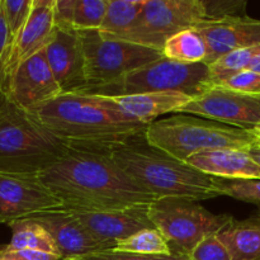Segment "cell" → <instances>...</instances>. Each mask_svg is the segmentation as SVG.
I'll return each mask as SVG.
<instances>
[{"mask_svg": "<svg viewBox=\"0 0 260 260\" xmlns=\"http://www.w3.org/2000/svg\"><path fill=\"white\" fill-rule=\"evenodd\" d=\"M40 179L61 200L63 210H117L156 200L112 160L104 145L69 144L65 155Z\"/></svg>", "mask_w": 260, "mask_h": 260, "instance_id": "cell-1", "label": "cell"}, {"mask_svg": "<svg viewBox=\"0 0 260 260\" xmlns=\"http://www.w3.org/2000/svg\"><path fill=\"white\" fill-rule=\"evenodd\" d=\"M114 162L155 198L183 197L201 202L220 197L215 177L179 161L147 142L145 134L104 145Z\"/></svg>", "mask_w": 260, "mask_h": 260, "instance_id": "cell-2", "label": "cell"}, {"mask_svg": "<svg viewBox=\"0 0 260 260\" xmlns=\"http://www.w3.org/2000/svg\"><path fill=\"white\" fill-rule=\"evenodd\" d=\"M69 144L48 131L32 113L0 95V174L36 175L55 164Z\"/></svg>", "mask_w": 260, "mask_h": 260, "instance_id": "cell-3", "label": "cell"}, {"mask_svg": "<svg viewBox=\"0 0 260 260\" xmlns=\"http://www.w3.org/2000/svg\"><path fill=\"white\" fill-rule=\"evenodd\" d=\"M29 113L68 144L112 145L145 134L147 128L118 123L90 96L78 93L60 94Z\"/></svg>", "mask_w": 260, "mask_h": 260, "instance_id": "cell-4", "label": "cell"}, {"mask_svg": "<svg viewBox=\"0 0 260 260\" xmlns=\"http://www.w3.org/2000/svg\"><path fill=\"white\" fill-rule=\"evenodd\" d=\"M145 137L150 145L183 162L202 152L222 149L249 151L254 146L251 129L183 113L152 122Z\"/></svg>", "mask_w": 260, "mask_h": 260, "instance_id": "cell-5", "label": "cell"}, {"mask_svg": "<svg viewBox=\"0 0 260 260\" xmlns=\"http://www.w3.org/2000/svg\"><path fill=\"white\" fill-rule=\"evenodd\" d=\"M149 217L168 241L173 255L188 259L203 239L220 233L234 218L215 215L198 201L183 197L157 198L149 205Z\"/></svg>", "mask_w": 260, "mask_h": 260, "instance_id": "cell-6", "label": "cell"}, {"mask_svg": "<svg viewBox=\"0 0 260 260\" xmlns=\"http://www.w3.org/2000/svg\"><path fill=\"white\" fill-rule=\"evenodd\" d=\"M211 88L210 68L206 63H179L162 57L131 71L118 80L98 88L85 89L78 94L119 96L134 94L179 91L196 96Z\"/></svg>", "mask_w": 260, "mask_h": 260, "instance_id": "cell-7", "label": "cell"}, {"mask_svg": "<svg viewBox=\"0 0 260 260\" xmlns=\"http://www.w3.org/2000/svg\"><path fill=\"white\" fill-rule=\"evenodd\" d=\"M79 36L83 45L86 81V85L79 91L111 84L131 71L164 57L161 51L155 48L107 40L99 30H79Z\"/></svg>", "mask_w": 260, "mask_h": 260, "instance_id": "cell-8", "label": "cell"}, {"mask_svg": "<svg viewBox=\"0 0 260 260\" xmlns=\"http://www.w3.org/2000/svg\"><path fill=\"white\" fill-rule=\"evenodd\" d=\"M207 19L205 0H147L141 14L123 33L107 40L124 41L162 52L169 38Z\"/></svg>", "mask_w": 260, "mask_h": 260, "instance_id": "cell-9", "label": "cell"}, {"mask_svg": "<svg viewBox=\"0 0 260 260\" xmlns=\"http://www.w3.org/2000/svg\"><path fill=\"white\" fill-rule=\"evenodd\" d=\"M179 113L197 116L238 128L251 129L260 122V96L221 86H211L193 96Z\"/></svg>", "mask_w": 260, "mask_h": 260, "instance_id": "cell-10", "label": "cell"}, {"mask_svg": "<svg viewBox=\"0 0 260 260\" xmlns=\"http://www.w3.org/2000/svg\"><path fill=\"white\" fill-rule=\"evenodd\" d=\"M63 210L58 200L36 175L0 174V223L32 218Z\"/></svg>", "mask_w": 260, "mask_h": 260, "instance_id": "cell-11", "label": "cell"}, {"mask_svg": "<svg viewBox=\"0 0 260 260\" xmlns=\"http://www.w3.org/2000/svg\"><path fill=\"white\" fill-rule=\"evenodd\" d=\"M85 95V94H84ZM95 104L107 112L112 119L122 124L149 126L162 114L177 112L193 98L179 91L104 96L89 95Z\"/></svg>", "mask_w": 260, "mask_h": 260, "instance_id": "cell-12", "label": "cell"}, {"mask_svg": "<svg viewBox=\"0 0 260 260\" xmlns=\"http://www.w3.org/2000/svg\"><path fill=\"white\" fill-rule=\"evenodd\" d=\"M66 211L73 213L106 250L139 231L155 229L149 217V205L103 211Z\"/></svg>", "mask_w": 260, "mask_h": 260, "instance_id": "cell-13", "label": "cell"}, {"mask_svg": "<svg viewBox=\"0 0 260 260\" xmlns=\"http://www.w3.org/2000/svg\"><path fill=\"white\" fill-rule=\"evenodd\" d=\"M62 94L45 50L20 63L8 80L5 95L20 108L32 111Z\"/></svg>", "mask_w": 260, "mask_h": 260, "instance_id": "cell-14", "label": "cell"}, {"mask_svg": "<svg viewBox=\"0 0 260 260\" xmlns=\"http://www.w3.org/2000/svg\"><path fill=\"white\" fill-rule=\"evenodd\" d=\"M196 28L207 45L206 65H211L231 51L260 45V20L248 15L206 19Z\"/></svg>", "mask_w": 260, "mask_h": 260, "instance_id": "cell-15", "label": "cell"}, {"mask_svg": "<svg viewBox=\"0 0 260 260\" xmlns=\"http://www.w3.org/2000/svg\"><path fill=\"white\" fill-rule=\"evenodd\" d=\"M45 55L62 93H76L86 85L83 45L79 30L56 25Z\"/></svg>", "mask_w": 260, "mask_h": 260, "instance_id": "cell-16", "label": "cell"}, {"mask_svg": "<svg viewBox=\"0 0 260 260\" xmlns=\"http://www.w3.org/2000/svg\"><path fill=\"white\" fill-rule=\"evenodd\" d=\"M55 5L56 0H33L29 18L13 45L8 63V80L20 63L45 50L52 41L56 30Z\"/></svg>", "mask_w": 260, "mask_h": 260, "instance_id": "cell-17", "label": "cell"}, {"mask_svg": "<svg viewBox=\"0 0 260 260\" xmlns=\"http://www.w3.org/2000/svg\"><path fill=\"white\" fill-rule=\"evenodd\" d=\"M30 220L43 226L52 236L62 259H78L88 254L106 250L69 211H53L35 216Z\"/></svg>", "mask_w": 260, "mask_h": 260, "instance_id": "cell-18", "label": "cell"}, {"mask_svg": "<svg viewBox=\"0 0 260 260\" xmlns=\"http://www.w3.org/2000/svg\"><path fill=\"white\" fill-rule=\"evenodd\" d=\"M194 169L222 179H260V167L249 151L222 149L202 152L187 160Z\"/></svg>", "mask_w": 260, "mask_h": 260, "instance_id": "cell-19", "label": "cell"}, {"mask_svg": "<svg viewBox=\"0 0 260 260\" xmlns=\"http://www.w3.org/2000/svg\"><path fill=\"white\" fill-rule=\"evenodd\" d=\"M218 235L230 250L233 260H260L259 213L245 220L233 218Z\"/></svg>", "mask_w": 260, "mask_h": 260, "instance_id": "cell-20", "label": "cell"}, {"mask_svg": "<svg viewBox=\"0 0 260 260\" xmlns=\"http://www.w3.org/2000/svg\"><path fill=\"white\" fill-rule=\"evenodd\" d=\"M162 55L179 63H205L207 58V45L197 28H188L167 41L162 48Z\"/></svg>", "mask_w": 260, "mask_h": 260, "instance_id": "cell-21", "label": "cell"}, {"mask_svg": "<svg viewBox=\"0 0 260 260\" xmlns=\"http://www.w3.org/2000/svg\"><path fill=\"white\" fill-rule=\"evenodd\" d=\"M8 226L12 229L13 233L10 243L7 245L8 249L12 250L29 249V250H40L60 255L52 236L36 221L24 218V220L14 221Z\"/></svg>", "mask_w": 260, "mask_h": 260, "instance_id": "cell-22", "label": "cell"}, {"mask_svg": "<svg viewBox=\"0 0 260 260\" xmlns=\"http://www.w3.org/2000/svg\"><path fill=\"white\" fill-rule=\"evenodd\" d=\"M147 0H109L102 27L103 37L118 36L128 29L144 9Z\"/></svg>", "mask_w": 260, "mask_h": 260, "instance_id": "cell-23", "label": "cell"}, {"mask_svg": "<svg viewBox=\"0 0 260 260\" xmlns=\"http://www.w3.org/2000/svg\"><path fill=\"white\" fill-rule=\"evenodd\" d=\"M258 56H260V45L231 51L228 55L220 57L217 61L208 65L211 74V86L235 74L248 70L251 62Z\"/></svg>", "mask_w": 260, "mask_h": 260, "instance_id": "cell-24", "label": "cell"}, {"mask_svg": "<svg viewBox=\"0 0 260 260\" xmlns=\"http://www.w3.org/2000/svg\"><path fill=\"white\" fill-rule=\"evenodd\" d=\"M113 250L144 255H173L168 241L156 229L141 230L118 241Z\"/></svg>", "mask_w": 260, "mask_h": 260, "instance_id": "cell-25", "label": "cell"}, {"mask_svg": "<svg viewBox=\"0 0 260 260\" xmlns=\"http://www.w3.org/2000/svg\"><path fill=\"white\" fill-rule=\"evenodd\" d=\"M109 0H76L71 28L76 30H99L106 17Z\"/></svg>", "mask_w": 260, "mask_h": 260, "instance_id": "cell-26", "label": "cell"}, {"mask_svg": "<svg viewBox=\"0 0 260 260\" xmlns=\"http://www.w3.org/2000/svg\"><path fill=\"white\" fill-rule=\"evenodd\" d=\"M221 196L253 203L260 208V179H222L215 178Z\"/></svg>", "mask_w": 260, "mask_h": 260, "instance_id": "cell-27", "label": "cell"}, {"mask_svg": "<svg viewBox=\"0 0 260 260\" xmlns=\"http://www.w3.org/2000/svg\"><path fill=\"white\" fill-rule=\"evenodd\" d=\"M3 5H4L9 40L12 45H14L29 18L33 0H3Z\"/></svg>", "mask_w": 260, "mask_h": 260, "instance_id": "cell-28", "label": "cell"}, {"mask_svg": "<svg viewBox=\"0 0 260 260\" xmlns=\"http://www.w3.org/2000/svg\"><path fill=\"white\" fill-rule=\"evenodd\" d=\"M190 260H233L229 248L217 234L203 239L189 256Z\"/></svg>", "mask_w": 260, "mask_h": 260, "instance_id": "cell-29", "label": "cell"}, {"mask_svg": "<svg viewBox=\"0 0 260 260\" xmlns=\"http://www.w3.org/2000/svg\"><path fill=\"white\" fill-rule=\"evenodd\" d=\"M212 86H221V88L231 89V90L240 91L249 95L260 96V74L250 70L241 71L225 80L213 84Z\"/></svg>", "mask_w": 260, "mask_h": 260, "instance_id": "cell-30", "label": "cell"}, {"mask_svg": "<svg viewBox=\"0 0 260 260\" xmlns=\"http://www.w3.org/2000/svg\"><path fill=\"white\" fill-rule=\"evenodd\" d=\"M13 45L9 40L7 19H5L4 5L0 0V95L5 93L8 84V63Z\"/></svg>", "mask_w": 260, "mask_h": 260, "instance_id": "cell-31", "label": "cell"}, {"mask_svg": "<svg viewBox=\"0 0 260 260\" xmlns=\"http://www.w3.org/2000/svg\"><path fill=\"white\" fill-rule=\"evenodd\" d=\"M207 9V19H220L226 17H238L246 15V2L241 0H205Z\"/></svg>", "mask_w": 260, "mask_h": 260, "instance_id": "cell-32", "label": "cell"}, {"mask_svg": "<svg viewBox=\"0 0 260 260\" xmlns=\"http://www.w3.org/2000/svg\"><path fill=\"white\" fill-rule=\"evenodd\" d=\"M188 258L178 255H144V254L124 253V251L111 250L96 251L78 258L76 260H187Z\"/></svg>", "mask_w": 260, "mask_h": 260, "instance_id": "cell-33", "label": "cell"}, {"mask_svg": "<svg viewBox=\"0 0 260 260\" xmlns=\"http://www.w3.org/2000/svg\"><path fill=\"white\" fill-rule=\"evenodd\" d=\"M0 259L3 260H61L60 255L56 254L46 253L40 250H29V249H23V250H12L7 246L0 249Z\"/></svg>", "mask_w": 260, "mask_h": 260, "instance_id": "cell-34", "label": "cell"}, {"mask_svg": "<svg viewBox=\"0 0 260 260\" xmlns=\"http://www.w3.org/2000/svg\"><path fill=\"white\" fill-rule=\"evenodd\" d=\"M251 134L254 137V146L260 147V122L256 127L251 128Z\"/></svg>", "mask_w": 260, "mask_h": 260, "instance_id": "cell-35", "label": "cell"}, {"mask_svg": "<svg viewBox=\"0 0 260 260\" xmlns=\"http://www.w3.org/2000/svg\"><path fill=\"white\" fill-rule=\"evenodd\" d=\"M249 154H250V156L253 157L254 161H255L260 167V147L253 146L250 150H249Z\"/></svg>", "mask_w": 260, "mask_h": 260, "instance_id": "cell-36", "label": "cell"}, {"mask_svg": "<svg viewBox=\"0 0 260 260\" xmlns=\"http://www.w3.org/2000/svg\"><path fill=\"white\" fill-rule=\"evenodd\" d=\"M61 260H76V259H73V258H66V259H61Z\"/></svg>", "mask_w": 260, "mask_h": 260, "instance_id": "cell-37", "label": "cell"}, {"mask_svg": "<svg viewBox=\"0 0 260 260\" xmlns=\"http://www.w3.org/2000/svg\"><path fill=\"white\" fill-rule=\"evenodd\" d=\"M256 213H259V215H260V208H259V210H258V211H256Z\"/></svg>", "mask_w": 260, "mask_h": 260, "instance_id": "cell-38", "label": "cell"}, {"mask_svg": "<svg viewBox=\"0 0 260 260\" xmlns=\"http://www.w3.org/2000/svg\"><path fill=\"white\" fill-rule=\"evenodd\" d=\"M187 260H190V259H187Z\"/></svg>", "mask_w": 260, "mask_h": 260, "instance_id": "cell-39", "label": "cell"}, {"mask_svg": "<svg viewBox=\"0 0 260 260\" xmlns=\"http://www.w3.org/2000/svg\"><path fill=\"white\" fill-rule=\"evenodd\" d=\"M0 260H3V259H0Z\"/></svg>", "mask_w": 260, "mask_h": 260, "instance_id": "cell-40", "label": "cell"}]
</instances>
